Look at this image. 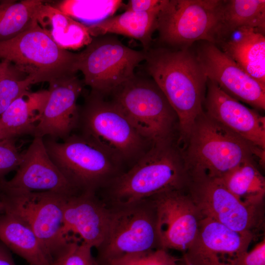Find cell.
Returning a JSON list of instances; mask_svg holds the SVG:
<instances>
[{"mask_svg":"<svg viewBox=\"0 0 265 265\" xmlns=\"http://www.w3.org/2000/svg\"><path fill=\"white\" fill-rule=\"evenodd\" d=\"M77 129L122 165H133L153 146L138 133L116 104L92 91L79 106Z\"/></svg>","mask_w":265,"mask_h":265,"instance_id":"4","label":"cell"},{"mask_svg":"<svg viewBox=\"0 0 265 265\" xmlns=\"http://www.w3.org/2000/svg\"><path fill=\"white\" fill-rule=\"evenodd\" d=\"M160 247L185 252L194 241L203 218L187 189L172 190L152 198Z\"/></svg>","mask_w":265,"mask_h":265,"instance_id":"13","label":"cell"},{"mask_svg":"<svg viewBox=\"0 0 265 265\" xmlns=\"http://www.w3.org/2000/svg\"><path fill=\"white\" fill-rule=\"evenodd\" d=\"M88 26L111 17L123 5L121 0H63L50 4Z\"/></svg>","mask_w":265,"mask_h":265,"instance_id":"28","label":"cell"},{"mask_svg":"<svg viewBox=\"0 0 265 265\" xmlns=\"http://www.w3.org/2000/svg\"><path fill=\"white\" fill-rule=\"evenodd\" d=\"M49 191L67 196L78 194L50 159L43 138L34 137L24 152L14 177L0 180V193Z\"/></svg>","mask_w":265,"mask_h":265,"instance_id":"15","label":"cell"},{"mask_svg":"<svg viewBox=\"0 0 265 265\" xmlns=\"http://www.w3.org/2000/svg\"><path fill=\"white\" fill-rule=\"evenodd\" d=\"M187 191L203 217L234 231L257 237L264 231V207L244 204L229 191L220 179H191Z\"/></svg>","mask_w":265,"mask_h":265,"instance_id":"12","label":"cell"},{"mask_svg":"<svg viewBox=\"0 0 265 265\" xmlns=\"http://www.w3.org/2000/svg\"><path fill=\"white\" fill-rule=\"evenodd\" d=\"M43 141L53 163L78 193H96L122 173L118 161L79 132L62 142L49 137Z\"/></svg>","mask_w":265,"mask_h":265,"instance_id":"6","label":"cell"},{"mask_svg":"<svg viewBox=\"0 0 265 265\" xmlns=\"http://www.w3.org/2000/svg\"><path fill=\"white\" fill-rule=\"evenodd\" d=\"M179 265H191L183 257L180 259Z\"/></svg>","mask_w":265,"mask_h":265,"instance_id":"38","label":"cell"},{"mask_svg":"<svg viewBox=\"0 0 265 265\" xmlns=\"http://www.w3.org/2000/svg\"><path fill=\"white\" fill-rule=\"evenodd\" d=\"M108 207L110 218L106 236L97 248L96 259L100 265L126 255L160 248L152 198Z\"/></svg>","mask_w":265,"mask_h":265,"instance_id":"10","label":"cell"},{"mask_svg":"<svg viewBox=\"0 0 265 265\" xmlns=\"http://www.w3.org/2000/svg\"><path fill=\"white\" fill-rule=\"evenodd\" d=\"M67 197L49 191L0 193L5 212L18 217L31 229L51 263L70 239L62 232Z\"/></svg>","mask_w":265,"mask_h":265,"instance_id":"11","label":"cell"},{"mask_svg":"<svg viewBox=\"0 0 265 265\" xmlns=\"http://www.w3.org/2000/svg\"><path fill=\"white\" fill-rule=\"evenodd\" d=\"M16 144V138H8L0 141V180L11 171L17 170L23 157Z\"/></svg>","mask_w":265,"mask_h":265,"instance_id":"32","label":"cell"},{"mask_svg":"<svg viewBox=\"0 0 265 265\" xmlns=\"http://www.w3.org/2000/svg\"><path fill=\"white\" fill-rule=\"evenodd\" d=\"M0 265H16L5 246L2 247L0 254Z\"/></svg>","mask_w":265,"mask_h":265,"instance_id":"35","label":"cell"},{"mask_svg":"<svg viewBox=\"0 0 265 265\" xmlns=\"http://www.w3.org/2000/svg\"><path fill=\"white\" fill-rule=\"evenodd\" d=\"M205 112L252 145L265 150V117L222 91L208 79Z\"/></svg>","mask_w":265,"mask_h":265,"instance_id":"18","label":"cell"},{"mask_svg":"<svg viewBox=\"0 0 265 265\" xmlns=\"http://www.w3.org/2000/svg\"><path fill=\"white\" fill-rule=\"evenodd\" d=\"M179 259L161 248L126 255L105 265H179Z\"/></svg>","mask_w":265,"mask_h":265,"instance_id":"31","label":"cell"},{"mask_svg":"<svg viewBox=\"0 0 265 265\" xmlns=\"http://www.w3.org/2000/svg\"><path fill=\"white\" fill-rule=\"evenodd\" d=\"M71 236L63 249L53 259L51 265H100L92 255L91 246Z\"/></svg>","mask_w":265,"mask_h":265,"instance_id":"30","label":"cell"},{"mask_svg":"<svg viewBox=\"0 0 265 265\" xmlns=\"http://www.w3.org/2000/svg\"><path fill=\"white\" fill-rule=\"evenodd\" d=\"M190 177L178 139L153 145L128 171L106 186L107 206L131 204L172 190L187 189Z\"/></svg>","mask_w":265,"mask_h":265,"instance_id":"2","label":"cell"},{"mask_svg":"<svg viewBox=\"0 0 265 265\" xmlns=\"http://www.w3.org/2000/svg\"><path fill=\"white\" fill-rule=\"evenodd\" d=\"M223 0H166L158 14L161 42L171 48H189L196 41L217 45Z\"/></svg>","mask_w":265,"mask_h":265,"instance_id":"9","label":"cell"},{"mask_svg":"<svg viewBox=\"0 0 265 265\" xmlns=\"http://www.w3.org/2000/svg\"><path fill=\"white\" fill-rule=\"evenodd\" d=\"M159 13L125 11L86 27L92 37L107 34L122 35L138 40L146 51L150 48L153 33L157 29Z\"/></svg>","mask_w":265,"mask_h":265,"instance_id":"22","label":"cell"},{"mask_svg":"<svg viewBox=\"0 0 265 265\" xmlns=\"http://www.w3.org/2000/svg\"><path fill=\"white\" fill-rule=\"evenodd\" d=\"M110 209L96 193L86 192L67 197L64 208L62 234L77 235L92 248H98L107 232Z\"/></svg>","mask_w":265,"mask_h":265,"instance_id":"19","label":"cell"},{"mask_svg":"<svg viewBox=\"0 0 265 265\" xmlns=\"http://www.w3.org/2000/svg\"><path fill=\"white\" fill-rule=\"evenodd\" d=\"M146 52V70L178 116V142L182 145L204 111L207 77L189 48L160 47Z\"/></svg>","mask_w":265,"mask_h":265,"instance_id":"1","label":"cell"},{"mask_svg":"<svg viewBox=\"0 0 265 265\" xmlns=\"http://www.w3.org/2000/svg\"><path fill=\"white\" fill-rule=\"evenodd\" d=\"M33 84L31 78L19 72L10 63L0 80V116L16 99Z\"/></svg>","mask_w":265,"mask_h":265,"instance_id":"29","label":"cell"},{"mask_svg":"<svg viewBox=\"0 0 265 265\" xmlns=\"http://www.w3.org/2000/svg\"><path fill=\"white\" fill-rule=\"evenodd\" d=\"M40 26L47 30L54 42L66 50L87 46L92 40L87 27L62 11L44 2L37 18Z\"/></svg>","mask_w":265,"mask_h":265,"instance_id":"24","label":"cell"},{"mask_svg":"<svg viewBox=\"0 0 265 265\" xmlns=\"http://www.w3.org/2000/svg\"><path fill=\"white\" fill-rule=\"evenodd\" d=\"M110 94L111 100L152 145L178 139V116L152 79L135 75Z\"/></svg>","mask_w":265,"mask_h":265,"instance_id":"5","label":"cell"},{"mask_svg":"<svg viewBox=\"0 0 265 265\" xmlns=\"http://www.w3.org/2000/svg\"><path fill=\"white\" fill-rule=\"evenodd\" d=\"M0 240L29 265H51L39 239L25 222L6 212L0 215Z\"/></svg>","mask_w":265,"mask_h":265,"instance_id":"23","label":"cell"},{"mask_svg":"<svg viewBox=\"0 0 265 265\" xmlns=\"http://www.w3.org/2000/svg\"><path fill=\"white\" fill-rule=\"evenodd\" d=\"M166 2V0H130L125 9L136 12H159Z\"/></svg>","mask_w":265,"mask_h":265,"instance_id":"34","label":"cell"},{"mask_svg":"<svg viewBox=\"0 0 265 265\" xmlns=\"http://www.w3.org/2000/svg\"><path fill=\"white\" fill-rule=\"evenodd\" d=\"M236 265H265V237L251 250L243 254Z\"/></svg>","mask_w":265,"mask_h":265,"instance_id":"33","label":"cell"},{"mask_svg":"<svg viewBox=\"0 0 265 265\" xmlns=\"http://www.w3.org/2000/svg\"><path fill=\"white\" fill-rule=\"evenodd\" d=\"M235 31L238 37L227 38L216 46L265 88V32L247 27Z\"/></svg>","mask_w":265,"mask_h":265,"instance_id":"20","label":"cell"},{"mask_svg":"<svg viewBox=\"0 0 265 265\" xmlns=\"http://www.w3.org/2000/svg\"><path fill=\"white\" fill-rule=\"evenodd\" d=\"M10 65V63L7 61L1 60L0 61V80L6 72Z\"/></svg>","mask_w":265,"mask_h":265,"instance_id":"36","label":"cell"},{"mask_svg":"<svg viewBox=\"0 0 265 265\" xmlns=\"http://www.w3.org/2000/svg\"><path fill=\"white\" fill-rule=\"evenodd\" d=\"M40 0H0V42L10 40L38 24Z\"/></svg>","mask_w":265,"mask_h":265,"instance_id":"27","label":"cell"},{"mask_svg":"<svg viewBox=\"0 0 265 265\" xmlns=\"http://www.w3.org/2000/svg\"><path fill=\"white\" fill-rule=\"evenodd\" d=\"M8 138H10V137L7 135V134L3 130L2 128L1 127L0 124V141Z\"/></svg>","mask_w":265,"mask_h":265,"instance_id":"37","label":"cell"},{"mask_svg":"<svg viewBox=\"0 0 265 265\" xmlns=\"http://www.w3.org/2000/svg\"><path fill=\"white\" fill-rule=\"evenodd\" d=\"M219 179L244 204L264 207L265 179L255 161L244 162Z\"/></svg>","mask_w":265,"mask_h":265,"instance_id":"26","label":"cell"},{"mask_svg":"<svg viewBox=\"0 0 265 265\" xmlns=\"http://www.w3.org/2000/svg\"><path fill=\"white\" fill-rule=\"evenodd\" d=\"M256 238L203 217L194 241L183 257L191 265H236Z\"/></svg>","mask_w":265,"mask_h":265,"instance_id":"14","label":"cell"},{"mask_svg":"<svg viewBox=\"0 0 265 265\" xmlns=\"http://www.w3.org/2000/svg\"><path fill=\"white\" fill-rule=\"evenodd\" d=\"M146 57V52L137 51L108 35L93 37L85 48L78 53L75 70L83 75V83L91 91L103 96L135 75L136 67Z\"/></svg>","mask_w":265,"mask_h":265,"instance_id":"8","label":"cell"},{"mask_svg":"<svg viewBox=\"0 0 265 265\" xmlns=\"http://www.w3.org/2000/svg\"><path fill=\"white\" fill-rule=\"evenodd\" d=\"M5 212L4 206L3 203L0 200V215Z\"/></svg>","mask_w":265,"mask_h":265,"instance_id":"39","label":"cell"},{"mask_svg":"<svg viewBox=\"0 0 265 265\" xmlns=\"http://www.w3.org/2000/svg\"><path fill=\"white\" fill-rule=\"evenodd\" d=\"M49 95L48 90H28L11 104L0 116V124L10 138L34 135Z\"/></svg>","mask_w":265,"mask_h":265,"instance_id":"21","label":"cell"},{"mask_svg":"<svg viewBox=\"0 0 265 265\" xmlns=\"http://www.w3.org/2000/svg\"><path fill=\"white\" fill-rule=\"evenodd\" d=\"M196 54L207 79L238 101L265 109V88L216 45L203 41Z\"/></svg>","mask_w":265,"mask_h":265,"instance_id":"16","label":"cell"},{"mask_svg":"<svg viewBox=\"0 0 265 265\" xmlns=\"http://www.w3.org/2000/svg\"><path fill=\"white\" fill-rule=\"evenodd\" d=\"M243 27L265 32V0H223L219 41L217 45Z\"/></svg>","mask_w":265,"mask_h":265,"instance_id":"25","label":"cell"},{"mask_svg":"<svg viewBox=\"0 0 265 265\" xmlns=\"http://www.w3.org/2000/svg\"><path fill=\"white\" fill-rule=\"evenodd\" d=\"M77 55L58 46L38 24L0 42V59L10 62L34 84L76 74Z\"/></svg>","mask_w":265,"mask_h":265,"instance_id":"7","label":"cell"},{"mask_svg":"<svg viewBox=\"0 0 265 265\" xmlns=\"http://www.w3.org/2000/svg\"><path fill=\"white\" fill-rule=\"evenodd\" d=\"M182 149L191 179H220L242 163L258 159L265 150L231 132L204 111L195 120Z\"/></svg>","mask_w":265,"mask_h":265,"instance_id":"3","label":"cell"},{"mask_svg":"<svg viewBox=\"0 0 265 265\" xmlns=\"http://www.w3.org/2000/svg\"><path fill=\"white\" fill-rule=\"evenodd\" d=\"M84 83L76 74L49 82V95L34 137L64 140L77 129L79 116L77 100Z\"/></svg>","mask_w":265,"mask_h":265,"instance_id":"17","label":"cell"}]
</instances>
